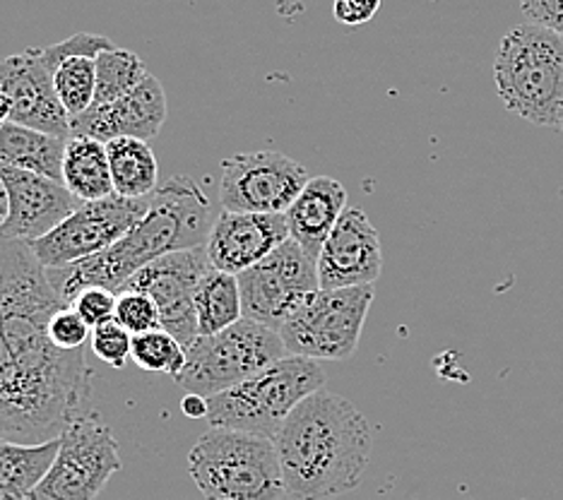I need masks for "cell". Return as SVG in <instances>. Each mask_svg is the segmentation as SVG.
<instances>
[{
    "mask_svg": "<svg viewBox=\"0 0 563 500\" xmlns=\"http://www.w3.org/2000/svg\"><path fill=\"white\" fill-rule=\"evenodd\" d=\"M68 303L30 243L0 238V438L46 443L87 412L85 349H58L48 323Z\"/></svg>",
    "mask_w": 563,
    "mask_h": 500,
    "instance_id": "obj_1",
    "label": "cell"
},
{
    "mask_svg": "<svg viewBox=\"0 0 563 500\" xmlns=\"http://www.w3.org/2000/svg\"><path fill=\"white\" fill-rule=\"evenodd\" d=\"M273 443L285 493L291 500H330L362 484L374 431L350 400L323 388L294 409Z\"/></svg>",
    "mask_w": 563,
    "mask_h": 500,
    "instance_id": "obj_2",
    "label": "cell"
},
{
    "mask_svg": "<svg viewBox=\"0 0 563 500\" xmlns=\"http://www.w3.org/2000/svg\"><path fill=\"white\" fill-rule=\"evenodd\" d=\"M212 231L210 200L188 176H172L155 190L147 214L128 234L92 258L60 269H48L58 297L70 305L82 289L117 291L137 269L164 255L208 246Z\"/></svg>",
    "mask_w": 563,
    "mask_h": 500,
    "instance_id": "obj_3",
    "label": "cell"
},
{
    "mask_svg": "<svg viewBox=\"0 0 563 500\" xmlns=\"http://www.w3.org/2000/svg\"><path fill=\"white\" fill-rule=\"evenodd\" d=\"M498 99L508 111L559 131L563 119V36L522 22L510 30L494 60Z\"/></svg>",
    "mask_w": 563,
    "mask_h": 500,
    "instance_id": "obj_4",
    "label": "cell"
},
{
    "mask_svg": "<svg viewBox=\"0 0 563 500\" xmlns=\"http://www.w3.org/2000/svg\"><path fill=\"white\" fill-rule=\"evenodd\" d=\"M325 388V370L313 358L285 356L214 397H208V423L275 441L282 423L306 397Z\"/></svg>",
    "mask_w": 563,
    "mask_h": 500,
    "instance_id": "obj_5",
    "label": "cell"
},
{
    "mask_svg": "<svg viewBox=\"0 0 563 500\" xmlns=\"http://www.w3.org/2000/svg\"><path fill=\"white\" fill-rule=\"evenodd\" d=\"M188 471L205 500H279L285 479L273 441L208 429L188 453Z\"/></svg>",
    "mask_w": 563,
    "mask_h": 500,
    "instance_id": "obj_6",
    "label": "cell"
},
{
    "mask_svg": "<svg viewBox=\"0 0 563 500\" xmlns=\"http://www.w3.org/2000/svg\"><path fill=\"white\" fill-rule=\"evenodd\" d=\"M289 356L279 332L243 318L220 335L198 337L186 349L184 374L174 378L188 395L214 397Z\"/></svg>",
    "mask_w": 563,
    "mask_h": 500,
    "instance_id": "obj_7",
    "label": "cell"
},
{
    "mask_svg": "<svg viewBox=\"0 0 563 500\" xmlns=\"http://www.w3.org/2000/svg\"><path fill=\"white\" fill-rule=\"evenodd\" d=\"M374 285L350 289H318L294 313L279 337L294 356L313 362H347L360 346L368 308L374 303Z\"/></svg>",
    "mask_w": 563,
    "mask_h": 500,
    "instance_id": "obj_8",
    "label": "cell"
},
{
    "mask_svg": "<svg viewBox=\"0 0 563 500\" xmlns=\"http://www.w3.org/2000/svg\"><path fill=\"white\" fill-rule=\"evenodd\" d=\"M123 462L119 443L95 409L60 433V451L30 500H97Z\"/></svg>",
    "mask_w": 563,
    "mask_h": 500,
    "instance_id": "obj_9",
    "label": "cell"
},
{
    "mask_svg": "<svg viewBox=\"0 0 563 500\" xmlns=\"http://www.w3.org/2000/svg\"><path fill=\"white\" fill-rule=\"evenodd\" d=\"M236 279L243 318L275 332L321 289L318 263L291 238Z\"/></svg>",
    "mask_w": 563,
    "mask_h": 500,
    "instance_id": "obj_10",
    "label": "cell"
},
{
    "mask_svg": "<svg viewBox=\"0 0 563 500\" xmlns=\"http://www.w3.org/2000/svg\"><path fill=\"white\" fill-rule=\"evenodd\" d=\"M150 200H128L111 196L104 200L82 202L68 220H63L51 234L30 243L36 260L46 269H60L73 263L111 248L131 231L150 210Z\"/></svg>",
    "mask_w": 563,
    "mask_h": 500,
    "instance_id": "obj_11",
    "label": "cell"
},
{
    "mask_svg": "<svg viewBox=\"0 0 563 500\" xmlns=\"http://www.w3.org/2000/svg\"><path fill=\"white\" fill-rule=\"evenodd\" d=\"M306 184V169L287 154L239 152L222 162L220 202L229 212L285 214Z\"/></svg>",
    "mask_w": 563,
    "mask_h": 500,
    "instance_id": "obj_12",
    "label": "cell"
},
{
    "mask_svg": "<svg viewBox=\"0 0 563 500\" xmlns=\"http://www.w3.org/2000/svg\"><path fill=\"white\" fill-rule=\"evenodd\" d=\"M210 267L208 246L169 253L137 269L119 291L147 293L159 311L162 330L169 332L188 349L200 337L196 289Z\"/></svg>",
    "mask_w": 563,
    "mask_h": 500,
    "instance_id": "obj_13",
    "label": "cell"
},
{
    "mask_svg": "<svg viewBox=\"0 0 563 500\" xmlns=\"http://www.w3.org/2000/svg\"><path fill=\"white\" fill-rule=\"evenodd\" d=\"M0 89L10 99V121L68 140L70 115L63 109L42 48H24L0 60Z\"/></svg>",
    "mask_w": 563,
    "mask_h": 500,
    "instance_id": "obj_14",
    "label": "cell"
},
{
    "mask_svg": "<svg viewBox=\"0 0 563 500\" xmlns=\"http://www.w3.org/2000/svg\"><path fill=\"white\" fill-rule=\"evenodd\" d=\"M0 178L10 196V216L0 229V238L40 241L82 204L60 181L15 169L5 162H0Z\"/></svg>",
    "mask_w": 563,
    "mask_h": 500,
    "instance_id": "obj_15",
    "label": "cell"
},
{
    "mask_svg": "<svg viewBox=\"0 0 563 500\" xmlns=\"http://www.w3.org/2000/svg\"><path fill=\"white\" fill-rule=\"evenodd\" d=\"M383 248L376 226L360 208H347L318 255L321 289L368 287L380 277Z\"/></svg>",
    "mask_w": 563,
    "mask_h": 500,
    "instance_id": "obj_16",
    "label": "cell"
},
{
    "mask_svg": "<svg viewBox=\"0 0 563 500\" xmlns=\"http://www.w3.org/2000/svg\"><path fill=\"white\" fill-rule=\"evenodd\" d=\"M166 92L155 75H147L133 92L104 107H89L78 119H70V135L95 137L109 145L117 137H135L150 143L166 121Z\"/></svg>",
    "mask_w": 563,
    "mask_h": 500,
    "instance_id": "obj_17",
    "label": "cell"
},
{
    "mask_svg": "<svg viewBox=\"0 0 563 500\" xmlns=\"http://www.w3.org/2000/svg\"><path fill=\"white\" fill-rule=\"evenodd\" d=\"M289 241L285 214H255L222 210L212 222L208 258L214 269L239 277Z\"/></svg>",
    "mask_w": 563,
    "mask_h": 500,
    "instance_id": "obj_18",
    "label": "cell"
},
{
    "mask_svg": "<svg viewBox=\"0 0 563 500\" xmlns=\"http://www.w3.org/2000/svg\"><path fill=\"white\" fill-rule=\"evenodd\" d=\"M107 48H113L111 38L85 32L42 48L46 68L54 75L56 95L70 119H78L95 104L97 56Z\"/></svg>",
    "mask_w": 563,
    "mask_h": 500,
    "instance_id": "obj_19",
    "label": "cell"
},
{
    "mask_svg": "<svg viewBox=\"0 0 563 500\" xmlns=\"http://www.w3.org/2000/svg\"><path fill=\"white\" fill-rule=\"evenodd\" d=\"M347 210V190L335 178L318 176L309 178L299 198L285 212L289 224V238L318 263L328 236L340 222L342 212Z\"/></svg>",
    "mask_w": 563,
    "mask_h": 500,
    "instance_id": "obj_20",
    "label": "cell"
},
{
    "mask_svg": "<svg viewBox=\"0 0 563 500\" xmlns=\"http://www.w3.org/2000/svg\"><path fill=\"white\" fill-rule=\"evenodd\" d=\"M60 451V435L46 443H12L0 438V500H30Z\"/></svg>",
    "mask_w": 563,
    "mask_h": 500,
    "instance_id": "obj_21",
    "label": "cell"
},
{
    "mask_svg": "<svg viewBox=\"0 0 563 500\" xmlns=\"http://www.w3.org/2000/svg\"><path fill=\"white\" fill-rule=\"evenodd\" d=\"M63 186L82 202L117 196L111 181L107 145L95 137L70 135L63 154Z\"/></svg>",
    "mask_w": 563,
    "mask_h": 500,
    "instance_id": "obj_22",
    "label": "cell"
},
{
    "mask_svg": "<svg viewBox=\"0 0 563 500\" xmlns=\"http://www.w3.org/2000/svg\"><path fill=\"white\" fill-rule=\"evenodd\" d=\"M66 143L68 140L10 121L0 131V162L63 184V154H66Z\"/></svg>",
    "mask_w": 563,
    "mask_h": 500,
    "instance_id": "obj_23",
    "label": "cell"
},
{
    "mask_svg": "<svg viewBox=\"0 0 563 500\" xmlns=\"http://www.w3.org/2000/svg\"><path fill=\"white\" fill-rule=\"evenodd\" d=\"M113 192L128 200L155 196L159 164L150 143L135 137H117L107 145Z\"/></svg>",
    "mask_w": 563,
    "mask_h": 500,
    "instance_id": "obj_24",
    "label": "cell"
},
{
    "mask_svg": "<svg viewBox=\"0 0 563 500\" xmlns=\"http://www.w3.org/2000/svg\"><path fill=\"white\" fill-rule=\"evenodd\" d=\"M196 315L200 337L220 335L243 320L239 279L210 267L196 289Z\"/></svg>",
    "mask_w": 563,
    "mask_h": 500,
    "instance_id": "obj_25",
    "label": "cell"
},
{
    "mask_svg": "<svg viewBox=\"0 0 563 500\" xmlns=\"http://www.w3.org/2000/svg\"><path fill=\"white\" fill-rule=\"evenodd\" d=\"M150 73L137 54L125 48H107L97 56V95L92 107H104L125 97L145 80Z\"/></svg>",
    "mask_w": 563,
    "mask_h": 500,
    "instance_id": "obj_26",
    "label": "cell"
},
{
    "mask_svg": "<svg viewBox=\"0 0 563 500\" xmlns=\"http://www.w3.org/2000/svg\"><path fill=\"white\" fill-rule=\"evenodd\" d=\"M131 358L147 374L178 378L186 368V346L166 330L157 327L133 337Z\"/></svg>",
    "mask_w": 563,
    "mask_h": 500,
    "instance_id": "obj_27",
    "label": "cell"
},
{
    "mask_svg": "<svg viewBox=\"0 0 563 500\" xmlns=\"http://www.w3.org/2000/svg\"><path fill=\"white\" fill-rule=\"evenodd\" d=\"M117 320L131 335H143V332L162 327L159 311L155 301H152L143 291H119L117 301Z\"/></svg>",
    "mask_w": 563,
    "mask_h": 500,
    "instance_id": "obj_28",
    "label": "cell"
},
{
    "mask_svg": "<svg viewBox=\"0 0 563 500\" xmlns=\"http://www.w3.org/2000/svg\"><path fill=\"white\" fill-rule=\"evenodd\" d=\"M89 346H92L99 362L109 364L111 368H123L133 352V335L123 325H119L117 320H111V323L92 330Z\"/></svg>",
    "mask_w": 563,
    "mask_h": 500,
    "instance_id": "obj_29",
    "label": "cell"
},
{
    "mask_svg": "<svg viewBox=\"0 0 563 500\" xmlns=\"http://www.w3.org/2000/svg\"><path fill=\"white\" fill-rule=\"evenodd\" d=\"M117 301L119 293L109 291L104 287H89L82 289L78 297L70 301V308L78 313L89 327H99L104 323H111L117 318Z\"/></svg>",
    "mask_w": 563,
    "mask_h": 500,
    "instance_id": "obj_30",
    "label": "cell"
},
{
    "mask_svg": "<svg viewBox=\"0 0 563 500\" xmlns=\"http://www.w3.org/2000/svg\"><path fill=\"white\" fill-rule=\"evenodd\" d=\"M92 327H89L85 320L73 311L70 305L60 308V311L51 318L48 323V337L51 342H54L58 349H66V352H73V349H85V342L87 337L92 335L89 332Z\"/></svg>",
    "mask_w": 563,
    "mask_h": 500,
    "instance_id": "obj_31",
    "label": "cell"
},
{
    "mask_svg": "<svg viewBox=\"0 0 563 500\" xmlns=\"http://www.w3.org/2000/svg\"><path fill=\"white\" fill-rule=\"evenodd\" d=\"M520 10L528 22L563 36V0H520Z\"/></svg>",
    "mask_w": 563,
    "mask_h": 500,
    "instance_id": "obj_32",
    "label": "cell"
},
{
    "mask_svg": "<svg viewBox=\"0 0 563 500\" xmlns=\"http://www.w3.org/2000/svg\"><path fill=\"white\" fill-rule=\"evenodd\" d=\"M383 0H335L332 3V15L340 24H347V27H360L376 18L380 10Z\"/></svg>",
    "mask_w": 563,
    "mask_h": 500,
    "instance_id": "obj_33",
    "label": "cell"
},
{
    "mask_svg": "<svg viewBox=\"0 0 563 500\" xmlns=\"http://www.w3.org/2000/svg\"><path fill=\"white\" fill-rule=\"evenodd\" d=\"M184 414L190 419H208V397L202 395H186L181 402Z\"/></svg>",
    "mask_w": 563,
    "mask_h": 500,
    "instance_id": "obj_34",
    "label": "cell"
},
{
    "mask_svg": "<svg viewBox=\"0 0 563 500\" xmlns=\"http://www.w3.org/2000/svg\"><path fill=\"white\" fill-rule=\"evenodd\" d=\"M10 216V196H8V188L3 184V178H0V229L5 226Z\"/></svg>",
    "mask_w": 563,
    "mask_h": 500,
    "instance_id": "obj_35",
    "label": "cell"
},
{
    "mask_svg": "<svg viewBox=\"0 0 563 500\" xmlns=\"http://www.w3.org/2000/svg\"><path fill=\"white\" fill-rule=\"evenodd\" d=\"M10 99H8V95L3 92V89H0V131H3V127L10 123Z\"/></svg>",
    "mask_w": 563,
    "mask_h": 500,
    "instance_id": "obj_36",
    "label": "cell"
},
{
    "mask_svg": "<svg viewBox=\"0 0 563 500\" xmlns=\"http://www.w3.org/2000/svg\"><path fill=\"white\" fill-rule=\"evenodd\" d=\"M559 133H563V119H561V127H559Z\"/></svg>",
    "mask_w": 563,
    "mask_h": 500,
    "instance_id": "obj_37",
    "label": "cell"
}]
</instances>
